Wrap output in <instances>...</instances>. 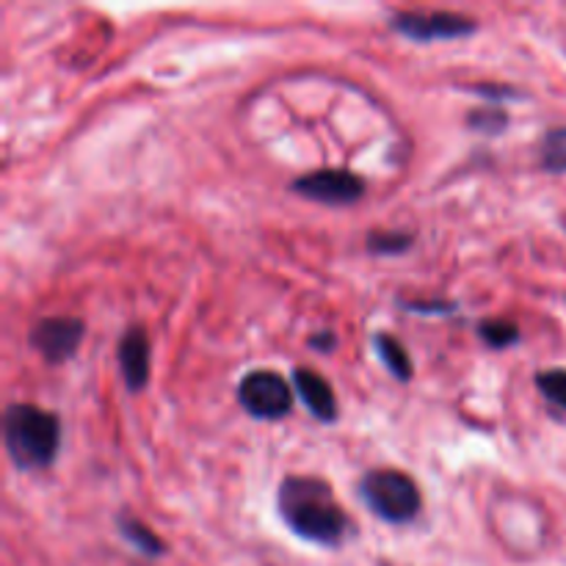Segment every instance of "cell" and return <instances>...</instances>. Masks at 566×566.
<instances>
[{"label": "cell", "instance_id": "obj_1", "mask_svg": "<svg viewBox=\"0 0 566 566\" xmlns=\"http://www.w3.org/2000/svg\"><path fill=\"white\" fill-rule=\"evenodd\" d=\"M282 523L298 539L321 547H337L352 534V517L335 490L315 475H287L276 492Z\"/></svg>", "mask_w": 566, "mask_h": 566}, {"label": "cell", "instance_id": "obj_2", "mask_svg": "<svg viewBox=\"0 0 566 566\" xmlns=\"http://www.w3.org/2000/svg\"><path fill=\"white\" fill-rule=\"evenodd\" d=\"M3 440L20 470H44L61 448V423L33 403H11L3 415Z\"/></svg>", "mask_w": 566, "mask_h": 566}, {"label": "cell", "instance_id": "obj_3", "mask_svg": "<svg viewBox=\"0 0 566 566\" xmlns=\"http://www.w3.org/2000/svg\"><path fill=\"white\" fill-rule=\"evenodd\" d=\"M359 497L376 517L392 525L412 523L423 506L418 484L401 470H370V473H365L359 481Z\"/></svg>", "mask_w": 566, "mask_h": 566}, {"label": "cell", "instance_id": "obj_4", "mask_svg": "<svg viewBox=\"0 0 566 566\" xmlns=\"http://www.w3.org/2000/svg\"><path fill=\"white\" fill-rule=\"evenodd\" d=\"M238 401L252 418L280 420L293 409V392L274 370H249L238 385Z\"/></svg>", "mask_w": 566, "mask_h": 566}, {"label": "cell", "instance_id": "obj_5", "mask_svg": "<svg viewBox=\"0 0 566 566\" xmlns=\"http://www.w3.org/2000/svg\"><path fill=\"white\" fill-rule=\"evenodd\" d=\"M390 28L412 42H446L470 36L479 31V22L453 11H396L390 17Z\"/></svg>", "mask_w": 566, "mask_h": 566}, {"label": "cell", "instance_id": "obj_6", "mask_svg": "<svg viewBox=\"0 0 566 566\" xmlns=\"http://www.w3.org/2000/svg\"><path fill=\"white\" fill-rule=\"evenodd\" d=\"M86 337V324L81 318L59 315V318H42L31 329V346L39 357L50 365H61L75 357Z\"/></svg>", "mask_w": 566, "mask_h": 566}, {"label": "cell", "instance_id": "obj_7", "mask_svg": "<svg viewBox=\"0 0 566 566\" xmlns=\"http://www.w3.org/2000/svg\"><path fill=\"white\" fill-rule=\"evenodd\" d=\"M365 180L348 169H318L302 175L293 191L321 205H354L365 197Z\"/></svg>", "mask_w": 566, "mask_h": 566}, {"label": "cell", "instance_id": "obj_8", "mask_svg": "<svg viewBox=\"0 0 566 566\" xmlns=\"http://www.w3.org/2000/svg\"><path fill=\"white\" fill-rule=\"evenodd\" d=\"M119 365L125 385L130 392H138L149 381V340L142 326L125 332L119 343Z\"/></svg>", "mask_w": 566, "mask_h": 566}, {"label": "cell", "instance_id": "obj_9", "mask_svg": "<svg viewBox=\"0 0 566 566\" xmlns=\"http://www.w3.org/2000/svg\"><path fill=\"white\" fill-rule=\"evenodd\" d=\"M293 385H296L298 398L304 401V407H307L321 423H335L337 398H335V390H332L329 381H326L324 376H318L310 368H296L293 370Z\"/></svg>", "mask_w": 566, "mask_h": 566}, {"label": "cell", "instance_id": "obj_10", "mask_svg": "<svg viewBox=\"0 0 566 566\" xmlns=\"http://www.w3.org/2000/svg\"><path fill=\"white\" fill-rule=\"evenodd\" d=\"M116 528H119L122 539H125L133 551L142 553V556L160 558L166 553L164 539H160L153 528H147L142 520L133 517V514H119V517H116Z\"/></svg>", "mask_w": 566, "mask_h": 566}, {"label": "cell", "instance_id": "obj_11", "mask_svg": "<svg viewBox=\"0 0 566 566\" xmlns=\"http://www.w3.org/2000/svg\"><path fill=\"white\" fill-rule=\"evenodd\" d=\"M374 348H376V354H379L381 365H385V368L390 370L398 381L412 379V363H409V354H407V348L396 340V337H390L387 332H379V335L374 337Z\"/></svg>", "mask_w": 566, "mask_h": 566}, {"label": "cell", "instance_id": "obj_12", "mask_svg": "<svg viewBox=\"0 0 566 566\" xmlns=\"http://www.w3.org/2000/svg\"><path fill=\"white\" fill-rule=\"evenodd\" d=\"M542 169L551 175H566V127H553L542 138Z\"/></svg>", "mask_w": 566, "mask_h": 566}, {"label": "cell", "instance_id": "obj_13", "mask_svg": "<svg viewBox=\"0 0 566 566\" xmlns=\"http://www.w3.org/2000/svg\"><path fill=\"white\" fill-rule=\"evenodd\" d=\"M479 335L486 346L492 348H509L520 340L517 324H512L509 318H490L479 324Z\"/></svg>", "mask_w": 566, "mask_h": 566}, {"label": "cell", "instance_id": "obj_14", "mask_svg": "<svg viewBox=\"0 0 566 566\" xmlns=\"http://www.w3.org/2000/svg\"><path fill=\"white\" fill-rule=\"evenodd\" d=\"M536 387H539L542 396L551 403H556L558 409L566 412V370L553 368V370H539L536 374Z\"/></svg>", "mask_w": 566, "mask_h": 566}, {"label": "cell", "instance_id": "obj_15", "mask_svg": "<svg viewBox=\"0 0 566 566\" xmlns=\"http://www.w3.org/2000/svg\"><path fill=\"white\" fill-rule=\"evenodd\" d=\"M415 243L412 235L407 232H370L368 235V249L374 254H398V252H407L409 247Z\"/></svg>", "mask_w": 566, "mask_h": 566}, {"label": "cell", "instance_id": "obj_16", "mask_svg": "<svg viewBox=\"0 0 566 566\" xmlns=\"http://www.w3.org/2000/svg\"><path fill=\"white\" fill-rule=\"evenodd\" d=\"M468 125L479 133H490V136H501L509 127V116L497 108H475L468 116Z\"/></svg>", "mask_w": 566, "mask_h": 566}, {"label": "cell", "instance_id": "obj_17", "mask_svg": "<svg viewBox=\"0 0 566 566\" xmlns=\"http://www.w3.org/2000/svg\"><path fill=\"white\" fill-rule=\"evenodd\" d=\"M470 92L481 94L486 99H517L520 94L512 86H492V83H481V86H470Z\"/></svg>", "mask_w": 566, "mask_h": 566}, {"label": "cell", "instance_id": "obj_18", "mask_svg": "<svg viewBox=\"0 0 566 566\" xmlns=\"http://www.w3.org/2000/svg\"><path fill=\"white\" fill-rule=\"evenodd\" d=\"M409 313H453V304L448 302H398Z\"/></svg>", "mask_w": 566, "mask_h": 566}, {"label": "cell", "instance_id": "obj_19", "mask_svg": "<svg viewBox=\"0 0 566 566\" xmlns=\"http://www.w3.org/2000/svg\"><path fill=\"white\" fill-rule=\"evenodd\" d=\"M335 346H337V337L332 335L329 329H324V332H318V335L310 337V348H315V352H321V354H332L335 352Z\"/></svg>", "mask_w": 566, "mask_h": 566}]
</instances>
